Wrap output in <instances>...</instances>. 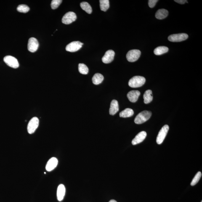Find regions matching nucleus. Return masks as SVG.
Masks as SVG:
<instances>
[{"mask_svg": "<svg viewBox=\"0 0 202 202\" xmlns=\"http://www.w3.org/2000/svg\"><path fill=\"white\" fill-rule=\"evenodd\" d=\"M39 124V120L38 118L35 117L32 118L28 123V132L29 134L33 133L37 129Z\"/></svg>", "mask_w": 202, "mask_h": 202, "instance_id": "nucleus-4", "label": "nucleus"}, {"mask_svg": "<svg viewBox=\"0 0 202 202\" xmlns=\"http://www.w3.org/2000/svg\"><path fill=\"white\" fill-rule=\"evenodd\" d=\"M62 2V0H53L51 3V8L53 9H57Z\"/></svg>", "mask_w": 202, "mask_h": 202, "instance_id": "nucleus-27", "label": "nucleus"}, {"mask_svg": "<svg viewBox=\"0 0 202 202\" xmlns=\"http://www.w3.org/2000/svg\"><path fill=\"white\" fill-rule=\"evenodd\" d=\"M39 46V42L36 38H31L29 40L28 47V50L30 52H36L38 50Z\"/></svg>", "mask_w": 202, "mask_h": 202, "instance_id": "nucleus-10", "label": "nucleus"}, {"mask_svg": "<svg viewBox=\"0 0 202 202\" xmlns=\"http://www.w3.org/2000/svg\"><path fill=\"white\" fill-rule=\"evenodd\" d=\"M202 176V173L201 172L199 171L197 173V174L195 175L194 177V178L193 180L191 182L190 185L192 186H194L196 185L198 183L199 181L200 178H201Z\"/></svg>", "mask_w": 202, "mask_h": 202, "instance_id": "nucleus-26", "label": "nucleus"}, {"mask_svg": "<svg viewBox=\"0 0 202 202\" xmlns=\"http://www.w3.org/2000/svg\"><path fill=\"white\" fill-rule=\"evenodd\" d=\"M140 91L137 90H133L130 91L127 94V97L131 102L135 103L137 102L140 96Z\"/></svg>", "mask_w": 202, "mask_h": 202, "instance_id": "nucleus-14", "label": "nucleus"}, {"mask_svg": "<svg viewBox=\"0 0 202 202\" xmlns=\"http://www.w3.org/2000/svg\"><path fill=\"white\" fill-rule=\"evenodd\" d=\"M119 107L118 101L115 100H112L110 104L109 109L110 114L112 115H115L119 111Z\"/></svg>", "mask_w": 202, "mask_h": 202, "instance_id": "nucleus-16", "label": "nucleus"}, {"mask_svg": "<svg viewBox=\"0 0 202 202\" xmlns=\"http://www.w3.org/2000/svg\"><path fill=\"white\" fill-rule=\"evenodd\" d=\"M168 14V11L166 9H160L157 11L156 13L155 17L157 19H159V20H162V19H164L167 17Z\"/></svg>", "mask_w": 202, "mask_h": 202, "instance_id": "nucleus-17", "label": "nucleus"}, {"mask_svg": "<svg viewBox=\"0 0 202 202\" xmlns=\"http://www.w3.org/2000/svg\"><path fill=\"white\" fill-rule=\"evenodd\" d=\"M79 71L82 74L86 75L89 73V69L86 65L83 63H80L78 65Z\"/></svg>", "mask_w": 202, "mask_h": 202, "instance_id": "nucleus-24", "label": "nucleus"}, {"mask_svg": "<svg viewBox=\"0 0 202 202\" xmlns=\"http://www.w3.org/2000/svg\"><path fill=\"white\" fill-rule=\"evenodd\" d=\"M66 188L63 185L60 184L58 187L57 190V198L58 201H61L63 200L65 196Z\"/></svg>", "mask_w": 202, "mask_h": 202, "instance_id": "nucleus-15", "label": "nucleus"}, {"mask_svg": "<svg viewBox=\"0 0 202 202\" xmlns=\"http://www.w3.org/2000/svg\"><path fill=\"white\" fill-rule=\"evenodd\" d=\"M134 112L132 109L126 108L120 112V117L127 118L132 116L134 115Z\"/></svg>", "mask_w": 202, "mask_h": 202, "instance_id": "nucleus-19", "label": "nucleus"}, {"mask_svg": "<svg viewBox=\"0 0 202 202\" xmlns=\"http://www.w3.org/2000/svg\"><path fill=\"white\" fill-rule=\"evenodd\" d=\"M157 2H158V0H149L148 1L149 6L151 8H153L156 5Z\"/></svg>", "mask_w": 202, "mask_h": 202, "instance_id": "nucleus-28", "label": "nucleus"}, {"mask_svg": "<svg viewBox=\"0 0 202 202\" xmlns=\"http://www.w3.org/2000/svg\"><path fill=\"white\" fill-rule=\"evenodd\" d=\"M144 102L145 104H148L153 100L152 91L149 89L146 91L143 95Z\"/></svg>", "mask_w": 202, "mask_h": 202, "instance_id": "nucleus-18", "label": "nucleus"}, {"mask_svg": "<svg viewBox=\"0 0 202 202\" xmlns=\"http://www.w3.org/2000/svg\"><path fill=\"white\" fill-rule=\"evenodd\" d=\"M188 38V36L187 34L182 33L170 35L168 37V39L172 42H180L185 41Z\"/></svg>", "mask_w": 202, "mask_h": 202, "instance_id": "nucleus-6", "label": "nucleus"}, {"mask_svg": "<svg viewBox=\"0 0 202 202\" xmlns=\"http://www.w3.org/2000/svg\"><path fill=\"white\" fill-rule=\"evenodd\" d=\"M109 202H117L116 201H115V200H110V201H109Z\"/></svg>", "mask_w": 202, "mask_h": 202, "instance_id": "nucleus-30", "label": "nucleus"}, {"mask_svg": "<svg viewBox=\"0 0 202 202\" xmlns=\"http://www.w3.org/2000/svg\"><path fill=\"white\" fill-rule=\"evenodd\" d=\"M201 202H202V201H201Z\"/></svg>", "mask_w": 202, "mask_h": 202, "instance_id": "nucleus-31", "label": "nucleus"}, {"mask_svg": "<svg viewBox=\"0 0 202 202\" xmlns=\"http://www.w3.org/2000/svg\"><path fill=\"white\" fill-rule=\"evenodd\" d=\"M104 77L101 74L97 73L92 78V81L94 84L97 85L101 84L103 81Z\"/></svg>", "mask_w": 202, "mask_h": 202, "instance_id": "nucleus-20", "label": "nucleus"}, {"mask_svg": "<svg viewBox=\"0 0 202 202\" xmlns=\"http://www.w3.org/2000/svg\"><path fill=\"white\" fill-rule=\"evenodd\" d=\"M147 133L145 131H142L139 133L133 139L132 141V143L133 145H137L138 144L142 142L146 137Z\"/></svg>", "mask_w": 202, "mask_h": 202, "instance_id": "nucleus-12", "label": "nucleus"}, {"mask_svg": "<svg viewBox=\"0 0 202 202\" xmlns=\"http://www.w3.org/2000/svg\"><path fill=\"white\" fill-rule=\"evenodd\" d=\"M115 55V52L113 50L110 49L107 51L102 58V62L105 64L110 63L113 61Z\"/></svg>", "mask_w": 202, "mask_h": 202, "instance_id": "nucleus-11", "label": "nucleus"}, {"mask_svg": "<svg viewBox=\"0 0 202 202\" xmlns=\"http://www.w3.org/2000/svg\"><path fill=\"white\" fill-rule=\"evenodd\" d=\"M145 78L141 76H135L130 80L129 85L132 88L140 87L145 84Z\"/></svg>", "mask_w": 202, "mask_h": 202, "instance_id": "nucleus-1", "label": "nucleus"}, {"mask_svg": "<svg viewBox=\"0 0 202 202\" xmlns=\"http://www.w3.org/2000/svg\"><path fill=\"white\" fill-rule=\"evenodd\" d=\"M151 115V112L145 110L140 112L136 116L134 120V122L136 124H142L149 120Z\"/></svg>", "mask_w": 202, "mask_h": 202, "instance_id": "nucleus-2", "label": "nucleus"}, {"mask_svg": "<svg viewBox=\"0 0 202 202\" xmlns=\"http://www.w3.org/2000/svg\"><path fill=\"white\" fill-rule=\"evenodd\" d=\"M58 163V160L55 157H52L48 161L46 166V169L48 171H51L55 169Z\"/></svg>", "mask_w": 202, "mask_h": 202, "instance_id": "nucleus-13", "label": "nucleus"}, {"mask_svg": "<svg viewBox=\"0 0 202 202\" xmlns=\"http://www.w3.org/2000/svg\"><path fill=\"white\" fill-rule=\"evenodd\" d=\"M174 1L180 4H185L186 2L188 3L187 1L186 0H175Z\"/></svg>", "mask_w": 202, "mask_h": 202, "instance_id": "nucleus-29", "label": "nucleus"}, {"mask_svg": "<svg viewBox=\"0 0 202 202\" xmlns=\"http://www.w3.org/2000/svg\"><path fill=\"white\" fill-rule=\"evenodd\" d=\"M83 45V43L79 41H73L67 45L66 49L69 52H76L81 49Z\"/></svg>", "mask_w": 202, "mask_h": 202, "instance_id": "nucleus-9", "label": "nucleus"}, {"mask_svg": "<svg viewBox=\"0 0 202 202\" xmlns=\"http://www.w3.org/2000/svg\"><path fill=\"white\" fill-rule=\"evenodd\" d=\"M77 17L75 13L69 12L64 15L62 19V22L65 25H69L76 20Z\"/></svg>", "mask_w": 202, "mask_h": 202, "instance_id": "nucleus-8", "label": "nucleus"}, {"mask_svg": "<svg viewBox=\"0 0 202 202\" xmlns=\"http://www.w3.org/2000/svg\"><path fill=\"white\" fill-rule=\"evenodd\" d=\"M100 3L101 10L105 12L109 8V0H100Z\"/></svg>", "mask_w": 202, "mask_h": 202, "instance_id": "nucleus-23", "label": "nucleus"}, {"mask_svg": "<svg viewBox=\"0 0 202 202\" xmlns=\"http://www.w3.org/2000/svg\"><path fill=\"white\" fill-rule=\"evenodd\" d=\"M4 62L9 66L16 69L19 66L18 61L15 57L11 56H5L4 59Z\"/></svg>", "mask_w": 202, "mask_h": 202, "instance_id": "nucleus-7", "label": "nucleus"}, {"mask_svg": "<svg viewBox=\"0 0 202 202\" xmlns=\"http://www.w3.org/2000/svg\"><path fill=\"white\" fill-rule=\"evenodd\" d=\"M169 49L166 46H160L157 47L154 50V53L157 56H160L167 52Z\"/></svg>", "mask_w": 202, "mask_h": 202, "instance_id": "nucleus-21", "label": "nucleus"}, {"mask_svg": "<svg viewBox=\"0 0 202 202\" xmlns=\"http://www.w3.org/2000/svg\"><path fill=\"white\" fill-rule=\"evenodd\" d=\"M169 126L167 125H165L163 126L160 132H159L157 138V143L159 145H160L164 140L166 138L168 130H169Z\"/></svg>", "mask_w": 202, "mask_h": 202, "instance_id": "nucleus-5", "label": "nucleus"}, {"mask_svg": "<svg viewBox=\"0 0 202 202\" xmlns=\"http://www.w3.org/2000/svg\"><path fill=\"white\" fill-rule=\"evenodd\" d=\"M30 8L25 5H20L17 8V10L20 12L26 13L29 12Z\"/></svg>", "mask_w": 202, "mask_h": 202, "instance_id": "nucleus-25", "label": "nucleus"}, {"mask_svg": "<svg viewBox=\"0 0 202 202\" xmlns=\"http://www.w3.org/2000/svg\"><path fill=\"white\" fill-rule=\"evenodd\" d=\"M141 51L138 49H133L128 52L126 55L128 61L134 62L138 60L141 55Z\"/></svg>", "mask_w": 202, "mask_h": 202, "instance_id": "nucleus-3", "label": "nucleus"}, {"mask_svg": "<svg viewBox=\"0 0 202 202\" xmlns=\"http://www.w3.org/2000/svg\"><path fill=\"white\" fill-rule=\"evenodd\" d=\"M80 6H81L82 9L83 10L86 11L88 14H91L92 12V9L91 6L87 2H83L80 4Z\"/></svg>", "mask_w": 202, "mask_h": 202, "instance_id": "nucleus-22", "label": "nucleus"}]
</instances>
